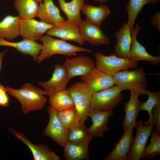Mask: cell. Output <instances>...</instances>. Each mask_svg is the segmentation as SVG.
I'll use <instances>...</instances> for the list:
<instances>
[{
	"instance_id": "25",
	"label": "cell",
	"mask_w": 160,
	"mask_h": 160,
	"mask_svg": "<svg viewBox=\"0 0 160 160\" xmlns=\"http://www.w3.org/2000/svg\"><path fill=\"white\" fill-rule=\"evenodd\" d=\"M19 16L8 15L0 21V38L12 40L20 35Z\"/></svg>"
},
{
	"instance_id": "2",
	"label": "cell",
	"mask_w": 160,
	"mask_h": 160,
	"mask_svg": "<svg viewBox=\"0 0 160 160\" xmlns=\"http://www.w3.org/2000/svg\"><path fill=\"white\" fill-rule=\"evenodd\" d=\"M40 40L43 44L37 60L39 64L55 55L72 57L78 52H92L90 49L74 45L61 39H54L47 33L43 35Z\"/></svg>"
},
{
	"instance_id": "14",
	"label": "cell",
	"mask_w": 160,
	"mask_h": 160,
	"mask_svg": "<svg viewBox=\"0 0 160 160\" xmlns=\"http://www.w3.org/2000/svg\"><path fill=\"white\" fill-rule=\"evenodd\" d=\"M53 25L33 18L20 19V35L24 39L33 41L40 40L43 34L51 28Z\"/></svg>"
},
{
	"instance_id": "8",
	"label": "cell",
	"mask_w": 160,
	"mask_h": 160,
	"mask_svg": "<svg viewBox=\"0 0 160 160\" xmlns=\"http://www.w3.org/2000/svg\"><path fill=\"white\" fill-rule=\"evenodd\" d=\"M70 79L65 68L63 65L56 64L50 79L45 82L39 81L38 84L43 88L44 95L49 96L66 89Z\"/></svg>"
},
{
	"instance_id": "37",
	"label": "cell",
	"mask_w": 160,
	"mask_h": 160,
	"mask_svg": "<svg viewBox=\"0 0 160 160\" xmlns=\"http://www.w3.org/2000/svg\"><path fill=\"white\" fill-rule=\"evenodd\" d=\"M8 49L0 52V71L2 68V64L4 56L7 52Z\"/></svg>"
},
{
	"instance_id": "19",
	"label": "cell",
	"mask_w": 160,
	"mask_h": 160,
	"mask_svg": "<svg viewBox=\"0 0 160 160\" xmlns=\"http://www.w3.org/2000/svg\"><path fill=\"white\" fill-rule=\"evenodd\" d=\"M92 137L75 142H67L63 147L65 158L67 160H89L88 146Z\"/></svg>"
},
{
	"instance_id": "38",
	"label": "cell",
	"mask_w": 160,
	"mask_h": 160,
	"mask_svg": "<svg viewBox=\"0 0 160 160\" xmlns=\"http://www.w3.org/2000/svg\"><path fill=\"white\" fill-rule=\"evenodd\" d=\"M95 1L100 2L101 3H103L107 1V0H94Z\"/></svg>"
},
{
	"instance_id": "7",
	"label": "cell",
	"mask_w": 160,
	"mask_h": 160,
	"mask_svg": "<svg viewBox=\"0 0 160 160\" xmlns=\"http://www.w3.org/2000/svg\"><path fill=\"white\" fill-rule=\"evenodd\" d=\"M47 111L49 115V121L43 133L60 146L63 147L67 142L68 130L63 125L58 116V111L50 106Z\"/></svg>"
},
{
	"instance_id": "17",
	"label": "cell",
	"mask_w": 160,
	"mask_h": 160,
	"mask_svg": "<svg viewBox=\"0 0 160 160\" xmlns=\"http://www.w3.org/2000/svg\"><path fill=\"white\" fill-rule=\"evenodd\" d=\"M113 115L112 110L106 111H89L87 116L91 118L92 124L88 129L92 138L102 137L110 131L108 124L109 117Z\"/></svg>"
},
{
	"instance_id": "36",
	"label": "cell",
	"mask_w": 160,
	"mask_h": 160,
	"mask_svg": "<svg viewBox=\"0 0 160 160\" xmlns=\"http://www.w3.org/2000/svg\"><path fill=\"white\" fill-rule=\"evenodd\" d=\"M151 23L159 31L160 30V12L158 11L151 18Z\"/></svg>"
},
{
	"instance_id": "21",
	"label": "cell",
	"mask_w": 160,
	"mask_h": 160,
	"mask_svg": "<svg viewBox=\"0 0 160 160\" xmlns=\"http://www.w3.org/2000/svg\"><path fill=\"white\" fill-rule=\"evenodd\" d=\"M43 1V3H39L36 15L40 18L41 21L54 26L65 20L52 0H44Z\"/></svg>"
},
{
	"instance_id": "18",
	"label": "cell",
	"mask_w": 160,
	"mask_h": 160,
	"mask_svg": "<svg viewBox=\"0 0 160 160\" xmlns=\"http://www.w3.org/2000/svg\"><path fill=\"white\" fill-rule=\"evenodd\" d=\"M141 28L139 24H137L132 32V42L130 60L135 62L147 61L153 65H157L160 63V56L151 55L147 52L145 48L137 40V33Z\"/></svg>"
},
{
	"instance_id": "24",
	"label": "cell",
	"mask_w": 160,
	"mask_h": 160,
	"mask_svg": "<svg viewBox=\"0 0 160 160\" xmlns=\"http://www.w3.org/2000/svg\"><path fill=\"white\" fill-rule=\"evenodd\" d=\"M84 0H72L67 2L66 0H57L60 8L66 15L68 21L79 25L82 20L81 12L85 4Z\"/></svg>"
},
{
	"instance_id": "15",
	"label": "cell",
	"mask_w": 160,
	"mask_h": 160,
	"mask_svg": "<svg viewBox=\"0 0 160 160\" xmlns=\"http://www.w3.org/2000/svg\"><path fill=\"white\" fill-rule=\"evenodd\" d=\"M79 26L81 34L85 42L95 46L109 44V38L103 33L100 26L85 19L82 20Z\"/></svg>"
},
{
	"instance_id": "32",
	"label": "cell",
	"mask_w": 160,
	"mask_h": 160,
	"mask_svg": "<svg viewBox=\"0 0 160 160\" xmlns=\"http://www.w3.org/2000/svg\"><path fill=\"white\" fill-rule=\"evenodd\" d=\"M149 145L145 147L142 155V158L151 159L160 154V134L152 131Z\"/></svg>"
},
{
	"instance_id": "4",
	"label": "cell",
	"mask_w": 160,
	"mask_h": 160,
	"mask_svg": "<svg viewBox=\"0 0 160 160\" xmlns=\"http://www.w3.org/2000/svg\"><path fill=\"white\" fill-rule=\"evenodd\" d=\"M119 87L113 86L92 94L90 110L106 111L112 110L124 96Z\"/></svg>"
},
{
	"instance_id": "33",
	"label": "cell",
	"mask_w": 160,
	"mask_h": 160,
	"mask_svg": "<svg viewBox=\"0 0 160 160\" xmlns=\"http://www.w3.org/2000/svg\"><path fill=\"white\" fill-rule=\"evenodd\" d=\"M89 137H92L88 128L84 124L80 123L77 127L72 129L68 130L67 141L69 142H75Z\"/></svg>"
},
{
	"instance_id": "9",
	"label": "cell",
	"mask_w": 160,
	"mask_h": 160,
	"mask_svg": "<svg viewBox=\"0 0 160 160\" xmlns=\"http://www.w3.org/2000/svg\"><path fill=\"white\" fill-rule=\"evenodd\" d=\"M154 125H146L142 121H136L135 127L137 131L135 138L127 156V160H140L149 137Z\"/></svg>"
},
{
	"instance_id": "20",
	"label": "cell",
	"mask_w": 160,
	"mask_h": 160,
	"mask_svg": "<svg viewBox=\"0 0 160 160\" xmlns=\"http://www.w3.org/2000/svg\"><path fill=\"white\" fill-rule=\"evenodd\" d=\"M115 36L117 40L115 46V54L120 58L130 60L132 36L130 26L124 23Z\"/></svg>"
},
{
	"instance_id": "30",
	"label": "cell",
	"mask_w": 160,
	"mask_h": 160,
	"mask_svg": "<svg viewBox=\"0 0 160 160\" xmlns=\"http://www.w3.org/2000/svg\"><path fill=\"white\" fill-rule=\"evenodd\" d=\"M58 116L61 122L68 130L77 127L80 123L78 112L75 107L58 111Z\"/></svg>"
},
{
	"instance_id": "1",
	"label": "cell",
	"mask_w": 160,
	"mask_h": 160,
	"mask_svg": "<svg viewBox=\"0 0 160 160\" xmlns=\"http://www.w3.org/2000/svg\"><path fill=\"white\" fill-rule=\"evenodd\" d=\"M7 92L20 103L22 112L25 115L43 108L47 101L43 90L31 83H27L20 89L7 87Z\"/></svg>"
},
{
	"instance_id": "23",
	"label": "cell",
	"mask_w": 160,
	"mask_h": 160,
	"mask_svg": "<svg viewBox=\"0 0 160 160\" xmlns=\"http://www.w3.org/2000/svg\"><path fill=\"white\" fill-rule=\"evenodd\" d=\"M130 98L128 101L123 103L124 106L125 116L122 124L123 133L133 124H136L138 116L141 102L138 100L140 95L134 91H131Z\"/></svg>"
},
{
	"instance_id": "31",
	"label": "cell",
	"mask_w": 160,
	"mask_h": 160,
	"mask_svg": "<svg viewBox=\"0 0 160 160\" xmlns=\"http://www.w3.org/2000/svg\"><path fill=\"white\" fill-rule=\"evenodd\" d=\"M145 94L148 95V98L146 101L141 103L139 110L140 111H146L148 114V120L147 121L144 122L145 124H154L153 122L152 110L155 105L160 102V92L159 91L151 92L145 89L144 93Z\"/></svg>"
},
{
	"instance_id": "27",
	"label": "cell",
	"mask_w": 160,
	"mask_h": 160,
	"mask_svg": "<svg viewBox=\"0 0 160 160\" xmlns=\"http://www.w3.org/2000/svg\"><path fill=\"white\" fill-rule=\"evenodd\" d=\"M49 97L50 106L58 111L75 107L74 101L67 89Z\"/></svg>"
},
{
	"instance_id": "13",
	"label": "cell",
	"mask_w": 160,
	"mask_h": 160,
	"mask_svg": "<svg viewBox=\"0 0 160 160\" xmlns=\"http://www.w3.org/2000/svg\"><path fill=\"white\" fill-rule=\"evenodd\" d=\"M80 77L92 94L115 85L113 76L107 74L96 68L89 74L80 76Z\"/></svg>"
},
{
	"instance_id": "16",
	"label": "cell",
	"mask_w": 160,
	"mask_h": 160,
	"mask_svg": "<svg viewBox=\"0 0 160 160\" xmlns=\"http://www.w3.org/2000/svg\"><path fill=\"white\" fill-rule=\"evenodd\" d=\"M136 124H133L123 133V136L116 143L113 150L104 158V160H127L134 140L132 134Z\"/></svg>"
},
{
	"instance_id": "5",
	"label": "cell",
	"mask_w": 160,
	"mask_h": 160,
	"mask_svg": "<svg viewBox=\"0 0 160 160\" xmlns=\"http://www.w3.org/2000/svg\"><path fill=\"white\" fill-rule=\"evenodd\" d=\"M94 55L96 68L111 76L121 71L136 68L138 65V62L120 58L115 53L106 56L100 52H97Z\"/></svg>"
},
{
	"instance_id": "34",
	"label": "cell",
	"mask_w": 160,
	"mask_h": 160,
	"mask_svg": "<svg viewBox=\"0 0 160 160\" xmlns=\"http://www.w3.org/2000/svg\"><path fill=\"white\" fill-rule=\"evenodd\" d=\"M153 122L155 126V131L160 132V102L154 107L152 110Z\"/></svg>"
},
{
	"instance_id": "10",
	"label": "cell",
	"mask_w": 160,
	"mask_h": 160,
	"mask_svg": "<svg viewBox=\"0 0 160 160\" xmlns=\"http://www.w3.org/2000/svg\"><path fill=\"white\" fill-rule=\"evenodd\" d=\"M8 132L25 145L30 150L34 160H61L60 157L47 146L37 145L31 142L23 133L10 127Z\"/></svg>"
},
{
	"instance_id": "26",
	"label": "cell",
	"mask_w": 160,
	"mask_h": 160,
	"mask_svg": "<svg viewBox=\"0 0 160 160\" xmlns=\"http://www.w3.org/2000/svg\"><path fill=\"white\" fill-rule=\"evenodd\" d=\"M81 11L88 21L100 26L103 22L111 14L109 8L101 4L98 6L89 4H84Z\"/></svg>"
},
{
	"instance_id": "22",
	"label": "cell",
	"mask_w": 160,
	"mask_h": 160,
	"mask_svg": "<svg viewBox=\"0 0 160 160\" xmlns=\"http://www.w3.org/2000/svg\"><path fill=\"white\" fill-rule=\"evenodd\" d=\"M0 46L15 48L22 54L30 55L35 61H37L42 47V44L25 39L19 42H12L0 38Z\"/></svg>"
},
{
	"instance_id": "28",
	"label": "cell",
	"mask_w": 160,
	"mask_h": 160,
	"mask_svg": "<svg viewBox=\"0 0 160 160\" xmlns=\"http://www.w3.org/2000/svg\"><path fill=\"white\" fill-rule=\"evenodd\" d=\"M160 0H129L125 6L128 14L127 24L130 27L131 32L134 27V23L137 17L143 7L149 3L157 4Z\"/></svg>"
},
{
	"instance_id": "3",
	"label": "cell",
	"mask_w": 160,
	"mask_h": 160,
	"mask_svg": "<svg viewBox=\"0 0 160 160\" xmlns=\"http://www.w3.org/2000/svg\"><path fill=\"white\" fill-rule=\"evenodd\" d=\"M115 85L122 91H134L140 95L144 94L148 85L146 75L142 67L134 70L127 69L121 71L113 76Z\"/></svg>"
},
{
	"instance_id": "6",
	"label": "cell",
	"mask_w": 160,
	"mask_h": 160,
	"mask_svg": "<svg viewBox=\"0 0 160 160\" xmlns=\"http://www.w3.org/2000/svg\"><path fill=\"white\" fill-rule=\"evenodd\" d=\"M67 89L74 101L80 123L84 124L88 118L92 94L82 82H77Z\"/></svg>"
},
{
	"instance_id": "39",
	"label": "cell",
	"mask_w": 160,
	"mask_h": 160,
	"mask_svg": "<svg viewBox=\"0 0 160 160\" xmlns=\"http://www.w3.org/2000/svg\"><path fill=\"white\" fill-rule=\"evenodd\" d=\"M37 2L39 3H40L42 2L44 0H35Z\"/></svg>"
},
{
	"instance_id": "12",
	"label": "cell",
	"mask_w": 160,
	"mask_h": 160,
	"mask_svg": "<svg viewBox=\"0 0 160 160\" xmlns=\"http://www.w3.org/2000/svg\"><path fill=\"white\" fill-rule=\"evenodd\" d=\"M47 33L51 36L56 37L61 39L76 42L82 45L85 41L81 34L79 25L64 20L54 25L48 30Z\"/></svg>"
},
{
	"instance_id": "35",
	"label": "cell",
	"mask_w": 160,
	"mask_h": 160,
	"mask_svg": "<svg viewBox=\"0 0 160 160\" xmlns=\"http://www.w3.org/2000/svg\"><path fill=\"white\" fill-rule=\"evenodd\" d=\"M7 93L6 87H4L0 83V106L4 107H7L9 106V100Z\"/></svg>"
},
{
	"instance_id": "29",
	"label": "cell",
	"mask_w": 160,
	"mask_h": 160,
	"mask_svg": "<svg viewBox=\"0 0 160 160\" xmlns=\"http://www.w3.org/2000/svg\"><path fill=\"white\" fill-rule=\"evenodd\" d=\"M14 6L21 19H28L36 17L39 5L35 0H15Z\"/></svg>"
},
{
	"instance_id": "11",
	"label": "cell",
	"mask_w": 160,
	"mask_h": 160,
	"mask_svg": "<svg viewBox=\"0 0 160 160\" xmlns=\"http://www.w3.org/2000/svg\"><path fill=\"white\" fill-rule=\"evenodd\" d=\"M63 66L66 69L70 79L76 76L87 75L96 68L93 60L89 57L83 56L71 58L67 56Z\"/></svg>"
}]
</instances>
